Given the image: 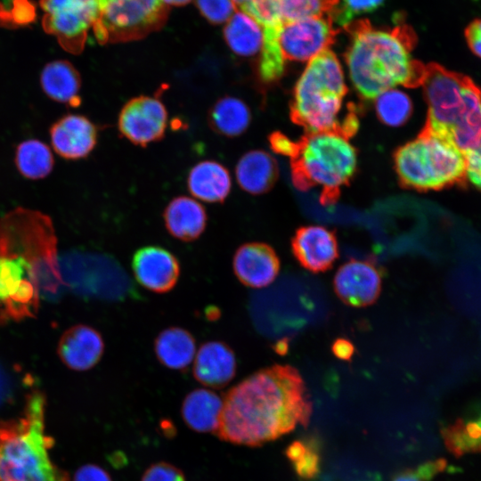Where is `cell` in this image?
<instances>
[{
  "label": "cell",
  "instance_id": "cell-1",
  "mask_svg": "<svg viewBox=\"0 0 481 481\" xmlns=\"http://www.w3.org/2000/svg\"><path fill=\"white\" fill-rule=\"evenodd\" d=\"M313 412L305 381L289 364L249 375L223 398L216 436L223 441L259 446L306 427Z\"/></svg>",
  "mask_w": 481,
  "mask_h": 481
},
{
  "label": "cell",
  "instance_id": "cell-2",
  "mask_svg": "<svg viewBox=\"0 0 481 481\" xmlns=\"http://www.w3.org/2000/svg\"><path fill=\"white\" fill-rule=\"evenodd\" d=\"M351 37L346 62L352 85L366 99L385 90L421 82L425 67L412 57L415 41L410 27L374 29L366 20L344 27Z\"/></svg>",
  "mask_w": 481,
  "mask_h": 481
},
{
  "label": "cell",
  "instance_id": "cell-3",
  "mask_svg": "<svg viewBox=\"0 0 481 481\" xmlns=\"http://www.w3.org/2000/svg\"><path fill=\"white\" fill-rule=\"evenodd\" d=\"M420 83L428 105L425 129L464 155L481 146V91L469 78L436 64L425 68Z\"/></svg>",
  "mask_w": 481,
  "mask_h": 481
},
{
  "label": "cell",
  "instance_id": "cell-4",
  "mask_svg": "<svg viewBox=\"0 0 481 481\" xmlns=\"http://www.w3.org/2000/svg\"><path fill=\"white\" fill-rule=\"evenodd\" d=\"M45 396L38 390L26 397L21 415L0 422V481H69L55 465L45 433Z\"/></svg>",
  "mask_w": 481,
  "mask_h": 481
},
{
  "label": "cell",
  "instance_id": "cell-5",
  "mask_svg": "<svg viewBox=\"0 0 481 481\" xmlns=\"http://www.w3.org/2000/svg\"><path fill=\"white\" fill-rule=\"evenodd\" d=\"M345 73L337 56L326 50L307 62L292 103L293 119L310 134L336 131L347 137L356 130V116L344 109Z\"/></svg>",
  "mask_w": 481,
  "mask_h": 481
},
{
  "label": "cell",
  "instance_id": "cell-6",
  "mask_svg": "<svg viewBox=\"0 0 481 481\" xmlns=\"http://www.w3.org/2000/svg\"><path fill=\"white\" fill-rule=\"evenodd\" d=\"M51 218L40 211L17 208L0 219V257L29 263L41 296L56 298L64 285Z\"/></svg>",
  "mask_w": 481,
  "mask_h": 481
},
{
  "label": "cell",
  "instance_id": "cell-7",
  "mask_svg": "<svg viewBox=\"0 0 481 481\" xmlns=\"http://www.w3.org/2000/svg\"><path fill=\"white\" fill-rule=\"evenodd\" d=\"M291 157L295 183L301 189H321L327 202L335 199L356 167L355 148L346 135L336 131L309 134Z\"/></svg>",
  "mask_w": 481,
  "mask_h": 481
},
{
  "label": "cell",
  "instance_id": "cell-8",
  "mask_svg": "<svg viewBox=\"0 0 481 481\" xmlns=\"http://www.w3.org/2000/svg\"><path fill=\"white\" fill-rule=\"evenodd\" d=\"M465 155L449 141L425 129L395 155L401 182L420 190H438L465 176Z\"/></svg>",
  "mask_w": 481,
  "mask_h": 481
},
{
  "label": "cell",
  "instance_id": "cell-9",
  "mask_svg": "<svg viewBox=\"0 0 481 481\" xmlns=\"http://www.w3.org/2000/svg\"><path fill=\"white\" fill-rule=\"evenodd\" d=\"M167 7L162 0H105L93 26L102 44L141 39L160 29L167 19Z\"/></svg>",
  "mask_w": 481,
  "mask_h": 481
},
{
  "label": "cell",
  "instance_id": "cell-10",
  "mask_svg": "<svg viewBox=\"0 0 481 481\" xmlns=\"http://www.w3.org/2000/svg\"><path fill=\"white\" fill-rule=\"evenodd\" d=\"M59 265L64 284L77 293L119 299L128 288L122 268L101 255L70 254L60 260Z\"/></svg>",
  "mask_w": 481,
  "mask_h": 481
},
{
  "label": "cell",
  "instance_id": "cell-11",
  "mask_svg": "<svg viewBox=\"0 0 481 481\" xmlns=\"http://www.w3.org/2000/svg\"><path fill=\"white\" fill-rule=\"evenodd\" d=\"M39 4L45 12V31L53 35L66 51L80 53L99 16V0H40Z\"/></svg>",
  "mask_w": 481,
  "mask_h": 481
},
{
  "label": "cell",
  "instance_id": "cell-12",
  "mask_svg": "<svg viewBox=\"0 0 481 481\" xmlns=\"http://www.w3.org/2000/svg\"><path fill=\"white\" fill-rule=\"evenodd\" d=\"M330 15L310 16L282 22L278 43L285 61H309L329 49L337 30Z\"/></svg>",
  "mask_w": 481,
  "mask_h": 481
},
{
  "label": "cell",
  "instance_id": "cell-13",
  "mask_svg": "<svg viewBox=\"0 0 481 481\" xmlns=\"http://www.w3.org/2000/svg\"><path fill=\"white\" fill-rule=\"evenodd\" d=\"M167 119V110L159 97L139 95L122 107L118 128L133 144L146 147L164 137Z\"/></svg>",
  "mask_w": 481,
  "mask_h": 481
},
{
  "label": "cell",
  "instance_id": "cell-14",
  "mask_svg": "<svg viewBox=\"0 0 481 481\" xmlns=\"http://www.w3.org/2000/svg\"><path fill=\"white\" fill-rule=\"evenodd\" d=\"M333 288L344 304L365 307L373 305L379 298L382 276L373 262L350 259L336 272Z\"/></svg>",
  "mask_w": 481,
  "mask_h": 481
},
{
  "label": "cell",
  "instance_id": "cell-15",
  "mask_svg": "<svg viewBox=\"0 0 481 481\" xmlns=\"http://www.w3.org/2000/svg\"><path fill=\"white\" fill-rule=\"evenodd\" d=\"M132 269L137 282L154 293L163 294L176 285L181 267L176 257L160 246H145L132 257Z\"/></svg>",
  "mask_w": 481,
  "mask_h": 481
},
{
  "label": "cell",
  "instance_id": "cell-16",
  "mask_svg": "<svg viewBox=\"0 0 481 481\" xmlns=\"http://www.w3.org/2000/svg\"><path fill=\"white\" fill-rule=\"evenodd\" d=\"M291 250L298 264L314 273L330 270L339 256L335 233L322 225L298 229L291 240Z\"/></svg>",
  "mask_w": 481,
  "mask_h": 481
},
{
  "label": "cell",
  "instance_id": "cell-17",
  "mask_svg": "<svg viewBox=\"0 0 481 481\" xmlns=\"http://www.w3.org/2000/svg\"><path fill=\"white\" fill-rule=\"evenodd\" d=\"M280 258L270 245L248 242L240 245L232 258V269L241 284L261 289L271 284L280 272Z\"/></svg>",
  "mask_w": 481,
  "mask_h": 481
},
{
  "label": "cell",
  "instance_id": "cell-18",
  "mask_svg": "<svg viewBox=\"0 0 481 481\" xmlns=\"http://www.w3.org/2000/svg\"><path fill=\"white\" fill-rule=\"evenodd\" d=\"M50 135L55 152L67 159H78L94 149L98 130L86 117L69 114L53 124Z\"/></svg>",
  "mask_w": 481,
  "mask_h": 481
},
{
  "label": "cell",
  "instance_id": "cell-19",
  "mask_svg": "<svg viewBox=\"0 0 481 481\" xmlns=\"http://www.w3.org/2000/svg\"><path fill=\"white\" fill-rule=\"evenodd\" d=\"M104 352L101 333L91 326L77 324L69 328L61 337L57 353L69 369L87 371L94 367Z\"/></svg>",
  "mask_w": 481,
  "mask_h": 481
},
{
  "label": "cell",
  "instance_id": "cell-20",
  "mask_svg": "<svg viewBox=\"0 0 481 481\" xmlns=\"http://www.w3.org/2000/svg\"><path fill=\"white\" fill-rule=\"evenodd\" d=\"M192 373L203 386L216 389L224 387L236 373L234 352L223 341L203 343L194 357Z\"/></svg>",
  "mask_w": 481,
  "mask_h": 481
},
{
  "label": "cell",
  "instance_id": "cell-21",
  "mask_svg": "<svg viewBox=\"0 0 481 481\" xmlns=\"http://www.w3.org/2000/svg\"><path fill=\"white\" fill-rule=\"evenodd\" d=\"M165 227L174 238L190 242L204 232L208 216L205 208L196 200L178 196L170 200L163 212Z\"/></svg>",
  "mask_w": 481,
  "mask_h": 481
},
{
  "label": "cell",
  "instance_id": "cell-22",
  "mask_svg": "<svg viewBox=\"0 0 481 481\" xmlns=\"http://www.w3.org/2000/svg\"><path fill=\"white\" fill-rule=\"evenodd\" d=\"M187 188L198 200L222 203L231 192L232 179L224 165L215 160H203L189 171Z\"/></svg>",
  "mask_w": 481,
  "mask_h": 481
},
{
  "label": "cell",
  "instance_id": "cell-23",
  "mask_svg": "<svg viewBox=\"0 0 481 481\" xmlns=\"http://www.w3.org/2000/svg\"><path fill=\"white\" fill-rule=\"evenodd\" d=\"M223 407V398L212 390L197 388L184 397L181 414L184 423L199 433H216Z\"/></svg>",
  "mask_w": 481,
  "mask_h": 481
},
{
  "label": "cell",
  "instance_id": "cell-24",
  "mask_svg": "<svg viewBox=\"0 0 481 481\" xmlns=\"http://www.w3.org/2000/svg\"><path fill=\"white\" fill-rule=\"evenodd\" d=\"M239 186L250 194H261L268 191L277 177L274 159L266 151L253 150L243 154L235 167Z\"/></svg>",
  "mask_w": 481,
  "mask_h": 481
},
{
  "label": "cell",
  "instance_id": "cell-25",
  "mask_svg": "<svg viewBox=\"0 0 481 481\" xmlns=\"http://www.w3.org/2000/svg\"><path fill=\"white\" fill-rule=\"evenodd\" d=\"M154 352L163 366L171 370L184 371L195 356L196 340L185 329L168 327L156 337Z\"/></svg>",
  "mask_w": 481,
  "mask_h": 481
},
{
  "label": "cell",
  "instance_id": "cell-26",
  "mask_svg": "<svg viewBox=\"0 0 481 481\" xmlns=\"http://www.w3.org/2000/svg\"><path fill=\"white\" fill-rule=\"evenodd\" d=\"M40 82L44 92L53 100L73 107L80 104L81 77L68 61H53L46 64Z\"/></svg>",
  "mask_w": 481,
  "mask_h": 481
},
{
  "label": "cell",
  "instance_id": "cell-27",
  "mask_svg": "<svg viewBox=\"0 0 481 481\" xmlns=\"http://www.w3.org/2000/svg\"><path fill=\"white\" fill-rule=\"evenodd\" d=\"M209 127L224 137H236L249 127L251 113L249 106L240 98L225 95L217 99L208 111Z\"/></svg>",
  "mask_w": 481,
  "mask_h": 481
},
{
  "label": "cell",
  "instance_id": "cell-28",
  "mask_svg": "<svg viewBox=\"0 0 481 481\" xmlns=\"http://www.w3.org/2000/svg\"><path fill=\"white\" fill-rule=\"evenodd\" d=\"M224 40L237 55L251 57L261 52L263 29L251 16L237 10L224 29Z\"/></svg>",
  "mask_w": 481,
  "mask_h": 481
},
{
  "label": "cell",
  "instance_id": "cell-29",
  "mask_svg": "<svg viewBox=\"0 0 481 481\" xmlns=\"http://www.w3.org/2000/svg\"><path fill=\"white\" fill-rule=\"evenodd\" d=\"M15 164L20 173L29 179H41L48 175L53 167V157L50 148L37 139L19 144Z\"/></svg>",
  "mask_w": 481,
  "mask_h": 481
},
{
  "label": "cell",
  "instance_id": "cell-30",
  "mask_svg": "<svg viewBox=\"0 0 481 481\" xmlns=\"http://www.w3.org/2000/svg\"><path fill=\"white\" fill-rule=\"evenodd\" d=\"M38 283L31 265L21 257H0V301L14 297L22 287ZM40 292V290H39Z\"/></svg>",
  "mask_w": 481,
  "mask_h": 481
},
{
  "label": "cell",
  "instance_id": "cell-31",
  "mask_svg": "<svg viewBox=\"0 0 481 481\" xmlns=\"http://www.w3.org/2000/svg\"><path fill=\"white\" fill-rule=\"evenodd\" d=\"M375 110L382 123L389 126H400L406 123L412 113L410 96L396 87L383 91L375 98Z\"/></svg>",
  "mask_w": 481,
  "mask_h": 481
},
{
  "label": "cell",
  "instance_id": "cell-32",
  "mask_svg": "<svg viewBox=\"0 0 481 481\" xmlns=\"http://www.w3.org/2000/svg\"><path fill=\"white\" fill-rule=\"evenodd\" d=\"M294 471L302 479L314 478L321 469V457L314 442L296 440L285 450Z\"/></svg>",
  "mask_w": 481,
  "mask_h": 481
},
{
  "label": "cell",
  "instance_id": "cell-33",
  "mask_svg": "<svg viewBox=\"0 0 481 481\" xmlns=\"http://www.w3.org/2000/svg\"><path fill=\"white\" fill-rule=\"evenodd\" d=\"M239 9L251 16L262 28H279L284 21L282 0H249Z\"/></svg>",
  "mask_w": 481,
  "mask_h": 481
},
{
  "label": "cell",
  "instance_id": "cell-34",
  "mask_svg": "<svg viewBox=\"0 0 481 481\" xmlns=\"http://www.w3.org/2000/svg\"><path fill=\"white\" fill-rule=\"evenodd\" d=\"M384 0H341L330 14L332 20L343 27L356 15L371 12L382 5Z\"/></svg>",
  "mask_w": 481,
  "mask_h": 481
},
{
  "label": "cell",
  "instance_id": "cell-35",
  "mask_svg": "<svg viewBox=\"0 0 481 481\" xmlns=\"http://www.w3.org/2000/svg\"><path fill=\"white\" fill-rule=\"evenodd\" d=\"M201 14L213 24L228 21L236 11L232 0H196Z\"/></svg>",
  "mask_w": 481,
  "mask_h": 481
},
{
  "label": "cell",
  "instance_id": "cell-36",
  "mask_svg": "<svg viewBox=\"0 0 481 481\" xmlns=\"http://www.w3.org/2000/svg\"><path fill=\"white\" fill-rule=\"evenodd\" d=\"M444 459L426 461L416 469H407L396 474L392 481H430L446 468Z\"/></svg>",
  "mask_w": 481,
  "mask_h": 481
},
{
  "label": "cell",
  "instance_id": "cell-37",
  "mask_svg": "<svg viewBox=\"0 0 481 481\" xmlns=\"http://www.w3.org/2000/svg\"><path fill=\"white\" fill-rule=\"evenodd\" d=\"M141 481H186V478L179 468L159 461L151 464L143 472Z\"/></svg>",
  "mask_w": 481,
  "mask_h": 481
},
{
  "label": "cell",
  "instance_id": "cell-38",
  "mask_svg": "<svg viewBox=\"0 0 481 481\" xmlns=\"http://www.w3.org/2000/svg\"><path fill=\"white\" fill-rule=\"evenodd\" d=\"M465 176L481 190V146L465 154Z\"/></svg>",
  "mask_w": 481,
  "mask_h": 481
},
{
  "label": "cell",
  "instance_id": "cell-39",
  "mask_svg": "<svg viewBox=\"0 0 481 481\" xmlns=\"http://www.w3.org/2000/svg\"><path fill=\"white\" fill-rule=\"evenodd\" d=\"M72 481H112V479L102 467L95 464H86L75 472Z\"/></svg>",
  "mask_w": 481,
  "mask_h": 481
},
{
  "label": "cell",
  "instance_id": "cell-40",
  "mask_svg": "<svg viewBox=\"0 0 481 481\" xmlns=\"http://www.w3.org/2000/svg\"><path fill=\"white\" fill-rule=\"evenodd\" d=\"M465 37L470 50L481 58V19L469 23L465 29Z\"/></svg>",
  "mask_w": 481,
  "mask_h": 481
},
{
  "label": "cell",
  "instance_id": "cell-41",
  "mask_svg": "<svg viewBox=\"0 0 481 481\" xmlns=\"http://www.w3.org/2000/svg\"><path fill=\"white\" fill-rule=\"evenodd\" d=\"M271 144L275 151L289 156L293 155L296 149V144H294L285 136L279 134L272 136Z\"/></svg>",
  "mask_w": 481,
  "mask_h": 481
},
{
  "label": "cell",
  "instance_id": "cell-42",
  "mask_svg": "<svg viewBox=\"0 0 481 481\" xmlns=\"http://www.w3.org/2000/svg\"><path fill=\"white\" fill-rule=\"evenodd\" d=\"M353 345L345 338H338L332 345V352L342 360H348L354 354Z\"/></svg>",
  "mask_w": 481,
  "mask_h": 481
},
{
  "label": "cell",
  "instance_id": "cell-43",
  "mask_svg": "<svg viewBox=\"0 0 481 481\" xmlns=\"http://www.w3.org/2000/svg\"><path fill=\"white\" fill-rule=\"evenodd\" d=\"M10 393V380L5 371L0 367V405L4 402Z\"/></svg>",
  "mask_w": 481,
  "mask_h": 481
},
{
  "label": "cell",
  "instance_id": "cell-44",
  "mask_svg": "<svg viewBox=\"0 0 481 481\" xmlns=\"http://www.w3.org/2000/svg\"><path fill=\"white\" fill-rule=\"evenodd\" d=\"M165 4L171 5H183L191 2L192 0H162Z\"/></svg>",
  "mask_w": 481,
  "mask_h": 481
},
{
  "label": "cell",
  "instance_id": "cell-45",
  "mask_svg": "<svg viewBox=\"0 0 481 481\" xmlns=\"http://www.w3.org/2000/svg\"><path fill=\"white\" fill-rule=\"evenodd\" d=\"M238 8L244 5L249 0H232Z\"/></svg>",
  "mask_w": 481,
  "mask_h": 481
},
{
  "label": "cell",
  "instance_id": "cell-46",
  "mask_svg": "<svg viewBox=\"0 0 481 481\" xmlns=\"http://www.w3.org/2000/svg\"><path fill=\"white\" fill-rule=\"evenodd\" d=\"M103 1H105V0H99V3L103 2Z\"/></svg>",
  "mask_w": 481,
  "mask_h": 481
}]
</instances>
